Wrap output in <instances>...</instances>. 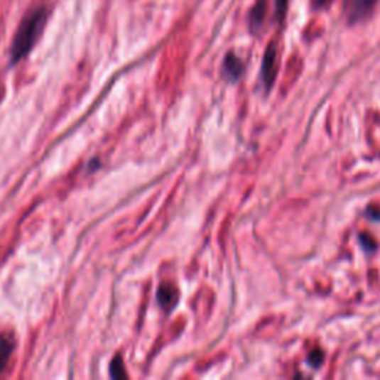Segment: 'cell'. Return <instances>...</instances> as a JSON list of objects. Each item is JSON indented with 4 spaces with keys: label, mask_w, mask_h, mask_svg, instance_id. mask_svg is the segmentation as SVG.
Segmentation results:
<instances>
[{
    "label": "cell",
    "mask_w": 380,
    "mask_h": 380,
    "mask_svg": "<svg viewBox=\"0 0 380 380\" xmlns=\"http://www.w3.org/2000/svg\"><path fill=\"white\" fill-rule=\"evenodd\" d=\"M178 300L177 288L173 284H162L158 290V302L165 310H171Z\"/></svg>",
    "instance_id": "5"
},
{
    "label": "cell",
    "mask_w": 380,
    "mask_h": 380,
    "mask_svg": "<svg viewBox=\"0 0 380 380\" xmlns=\"http://www.w3.org/2000/svg\"><path fill=\"white\" fill-rule=\"evenodd\" d=\"M242 72H244V63L241 61V58L237 57L234 53H229L223 61V69H222L223 77L230 82H235L241 77Z\"/></svg>",
    "instance_id": "4"
},
{
    "label": "cell",
    "mask_w": 380,
    "mask_h": 380,
    "mask_svg": "<svg viewBox=\"0 0 380 380\" xmlns=\"http://www.w3.org/2000/svg\"><path fill=\"white\" fill-rule=\"evenodd\" d=\"M276 72H278V49H276V43L272 42L266 48V51H264V57L261 63V79H263V84L266 85V88L272 85V82L276 77Z\"/></svg>",
    "instance_id": "3"
},
{
    "label": "cell",
    "mask_w": 380,
    "mask_h": 380,
    "mask_svg": "<svg viewBox=\"0 0 380 380\" xmlns=\"http://www.w3.org/2000/svg\"><path fill=\"white\" fill-rule=\"evenodd\" d=\"M332 4V0H315V6L317 8H322V6H327Z\"/></svg>",
    "instance_id": "11"
},
{
    "label": "cell",
    "mask_w": 380,
    "mask_h": 380,
    "mask_svg": "<svg viewBox=\"0 0 380 380\" xmlns=\"http://www.w3.org/2000/svg\"><path fill=\"white\" fill-rule=\"evenodd\" d=\"M379 0H343V15L349 24L364 21L374 11Z\"/></svg>",
    "instance_id": "2"
},
{
    "label": "cell",
    "mask_w": 380,
    "mask_h": 380,
    "mask_svg": "<svg viewBox=\"0 0 380 380\" xmlns=\"http://www.w3.org/2000/svg\"><path fill=\"white\" fill-rule=\"evenodd\" d=\"M48 12L45 8H36L28 12L21 21L18 30L15 33L11 48V63L16 64L31 51L36 40L42 35V30L46 24Z\"/></svg>",
    "instance_id": "1"
},
{
    "label": "cell",
    "mask_w": 380,
    "mask_h": 380,
    "mask_svg": "<svg viewBox=\"0 0 380 380\" xmlns=\"http://www.w3.org/2000/svg\"><path fill=\"white\" fill-rule=\"evenodd\" d=\"M288 9V0H275V18L276 21H283Z\"/></svg>",
    "instance_id": "9"
},
{
    "label": "cell",
    "mask_w": 380,
    "mask_h": 380,
    "mask_svg": "<svg viewBox=\"0 0 380 380\" xmlns=\"http://www.w3.org/2000/svg\"><path fill=\"white\" fill-rule=\"evenodd\" d=\"M110 376L114 377V379H119V377H126V373L124 370V361L119 355H116V358H114L110 364Z\"/></svg>",
    "instance_id": "8"
},
{
    "label": "cell",
    "mask_w": 380,
    "mask_h": 380,
    "mask_svg": "<svg viewBox=\"0 0 380 380\" xmlns=\"http://www.w3.org/2000/svg\"><path fill=\"white\" fill-rule=\"evenodd\" d=\"M308 361H309V364H310V366H313V367H318V366H321V362L324 361V354H322V351H320V349H315V351H313V352H310V355H309Z\"/></svg>",
    "instance_id": "10"
},
{
    "label": "cell",
    "mask_w": 380,
    "mask_h": 380,
    "mask_svg": "<svg viewBox=\"0 0 380 380\" xmlns=\"http://www.w3.org/2000/svg\"><path fill=\"white\" fill-rule=\"evenodd\" d=\"M266 12H268V4L266 0H259L256 5L251 8L249 13V26L251 31H259L264 23V18H266Z\"/></svg>",
    "instance_id": "6"
},
{
    "label": "cell",
    "mask_w": 380,
    "mask_h": 380,
    "mask_svg": "<svg viewBox=\"0 0 380 380\" xmlns=\"http://www.w3.org/2000/svg\"><path fill=\"white\" fill-rule=\"evenodd\" d=\"M13 349H15V342L11 335H5L0 337V373L5 370Z\"/></svg>",
    "instance_id": "7"
}]
</instances>
